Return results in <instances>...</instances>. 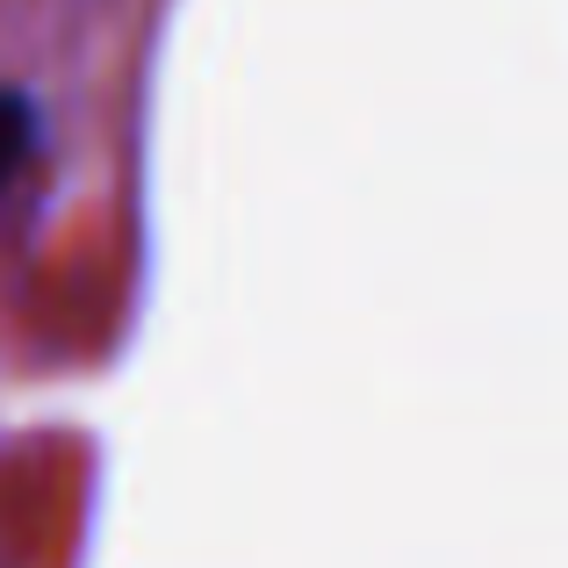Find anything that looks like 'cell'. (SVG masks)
Wrapping results in <instances>:
<instances>
[{"label":"cell","instance_id":"obj_1","mask_svg":"<svg viewBox=\"0 0 568 568\" xmlns=\"http://www.w3.org/2000/svg\"><path fill=\"white\" fill-rule=\"evenodd\" d=\"M37 101L14 94V87H0V187L14 181V173L29 166V152H37Z\"/></svg>","mask_w":568,"mask_h":568}]
</instances>
